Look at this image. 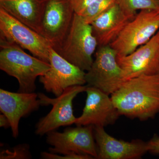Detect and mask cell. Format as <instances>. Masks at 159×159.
<instances>
[{
	"label": "cell",
	"instance_id": "cell-1",
	"mask_svg": "<svg viewBox=\"0 0 159 159\" xmlns=\"http://www.w3.org/2000/svg\"><path fill=\"white\" fill-rule=\"evenodd\" d=\"M120 116L145 121L159 113V72L125 81L111 95Z\"/></svg>",
	"mask_w": 159,
	"mask_h": 159
},
{
	"label": "cell",
	"instance_id": "cell-2",
	"mask_svg": "<svg viewBox=\"0 0 159 159\" xmlns=\"http://www.w3.org/2000/svg\"><path fill=\"white\" fill-rule=\"evenodd\" d=\"M0 39V69L17 80L18 92L34 93L36 78L50 70V63L27 54L14 43Z\"/></svg>",
	"mask_w": 159,
	"mask_h": 159
},
{
	"label": "cell",
	"instance_id": "cell-3",
	"mask_svg": "<svg viewBox=\"0 0 159 159\" xmlns=\"http://www.w3.org/2000/svg\"><path fill=\"white\" fill-rule=\"evenodd\" d=\"M97 47L91 24L75 13L67 34L55 50L69 62L87 72L93 62V55Z\"/></svg>",
	"mask_w": 159,
	"mask_h": 159
},
{
	"label": "cell",
	"instance_id": "cell-4",
	"mask_svg": "<svg viewBox=\"0 0 159 159\" xmlns=\"http://www.w3.org/2000/svg\"><path fill=\"white\" fill-rule=\"evenodd\" d=\"M159 30V10H142L125 26L110 45L125 56L148 42Z\"/></svg>",
	"mask_w": 159,
	"mask_h": 159
},
{
	"label": "cell",
	"instance_id": "cell-5",
	"mask_svg": "<svg viewBox=\"0 0 159 159\" xmlns=\"http://www.w3.org/2000/svg\"><path fill=\"white\" fill-rule=\"evenodd\" d=\"M87 87V85L70 87L55 98H50L42 93L38 94L42 106L51 105L53 107L47 116L38 122L35 126V134L42 136L61 126L75 124L77 118L74 114L73 100L78 94L85 92Z\"/></svg>",
	"mask_w": 159,
	"mask_h": 159
},
{
	"label": "cell",
	"instance_id": "cell-6",
	"mask_svg": "<svg viewBox=\"0 0 159 159\" xmlns=\"http://www.w3.org/2000/svg\"><path fill=\"white\" fill-rule=\"evenodd\" d=\"M117 56L116 51L110 45L98 47L93 64L86 73L87 85L109 95L118 89L125 81Z\"/></svg>",
	"mask_w": 159,
	"mask_h": 159
},
{
	"label": "cell",
	"instance_id": "cell-7",
	"mask_svg": "<svg viewBox=\"0 0 159 159\" xmlns=\"http://www.w3.org/2000/svg\"><path fill=\"white\" fill-rule=\"evenodd\" d=\"M0 34L49 63L50 43L41 34L21 22L0 7Z\"/></svg>",
	"mask_w": 159,
	"mask_h": 159
},
{
	"label": "cell",
	"instance_id": "cell-8",
	"mask_svg": "<svg viewBox=\"0 0 159 159\" xmlns=\"http://www.w3.org/2000/svg\"><path fill=\"white\" fill-rule=\"evenodd\" d=\"M47 143L51 153L62 155L78 154L97 158L98 150L93 125L68 128L63 132L55 130L47 134Z\"/></svg>",
	"mask_w": 159,
	"mask_h": 159
},
{
	"label": "cell",
	"instance_id": "cell-9",
	"mask_svg": "<svg viewBox=\"0 0 159 159\" xmlns=\"http://www.w3.org/2000/svg\"><path fill=\"white\" fill-rule=\"evenodd\" d=\"M51 68L39 77V81L47 92L59 97L66 89L86 84V72L61 57L53 47L49 49Z\"/></svg>",
	"mask_w": 159,
	"mask_h": 159
},
{
	"label": "cell",
	"instance_id": "cell-10",
	"mask_svg": "<svg viewBox=\"0 0 159 159\" xmlns=\"http://www.w3.org/2000/svg\"><path fill=\"white\" fill-rule=\"evenodd\" d=\"M74 14L68 0H46L40 34L54 49L59 47L67 34Z\"/></svg>",
	"mask_w": 159,
	"mask_h": 159
},
{
	"label": "cell",
	"instance_id": "cell-11",
	"mask_svg": "<svg viewBox=\"0 0 159 159\" xmlns=\"http://www.w3.org/2000/svg\"><path fill=\"white\" fill-rule=\"evenodd\" d=\"M124 81L142 75H153L159 72V30L149 41L132 53L117 55Z\"/></svg>",
	"mask_w": 159,
	"mask_h": 159
},
{
	"label": "cell",
	"instance_id": "cell-12",
	"mask_svg": "<svg viewBox=\"0 0 159 159\" xmlns=\"http://www.w3.org/2000/svg\"><path fill=\"white\" fill-rule=\"evenodd\" d=\"M85 92V106L75 124L77 126L104 127L115 123L120 116L109 95L99 89L88 85Z\"/></svg>",
	"mask_w": 159,
	"mask_h": 159
},
{
	"label": "cell",
	"instance_id": "cell-13",
	"mask_svg": "<svg viewBox=\"0 0 159 159\" xmlns=\"http://www.w3.org/2000/svg\"><path fill=\"white\" fill-rule=\"evenodd\" d=\"M99 159H140L148 152L147 142L141 140L126 142L109 134L104 127L93 126Z\"/></svg>",
	"mask_w": 159,
	"mask_h": 159
},
{
	"label": "cell",
	"instance_id": "cell-14",
	"mask_svg": "<svg viewBox=\"0 0 159 159\" xmlns=\"http://www.w3.org/2000/svg\"><path fill=\"white\" fill-rule=\"evenodd\" d=\"M41 106L38 94L35 93H13L0 89V111L9 119L13 138L19 135L21 118L37 110Z\"/></svg>",
	"mask_w": 159,
	"mask_h": 159
},
{
	"label": "cell",
	"instance_id": "cell-15",
	"mask_svg": "<svg viewBox=\"0 0 159 159\" xmlns=\"http://www.w3.org/2000/svg\"><path fill=\"white\" fill-rule=\"evenodd\" d=\"M134 18L126 14L116 2L95 19L91 25L98 47L110 45Z\"/></svg>",
	"mask_w": 159,
	"mask_h": 159
},
{
	"label": "cell",
	"instance_id": "cell-16",
	"mask_svg": "<svg viewBox=\"0 0 159 159\" xmlns=\"http://www.w3.org/2000/svg\"><path fill=\"white\" fill-rule=\"evenodd\" d=\"M46 0H0V7L40 34Z\"/></svg>",
	"mask_w": 159,
	"mask_h": 159
},
{
	"label": "cell",
	"instance_id": "cell-17",
	"mask_svg": "<svg viewBox=\"0 0 159 159\" xmlns=\"http://www.w3.org/2000/svg\"><path fill=\"white\" fill-rule=\"evenodd\" d=\"M117 3L126 14L133 18L139 10H159L158 0H117Z\"/></svg>",
	"mask_w": 159,
	"mask_h": 159
},
{
	"label": "cell",
	"instance_id": "cell-18",
	"mask_svg": "<svg viewBox=\"0 0 159 159\" xmlns=\"http://www.w3.org/2000/svg\"><path fill=\"white\" fill-rule=\"evenodd\" d=\"M117 0H95L80 15L87 23H91L98 16L109 9Z\"/></svg>",
	"mask_w": 159,
	"mask_h": 159
},
{
	"label": "cell",
	"instance_id": "cell-19",
	"mask_svg": "<svg viewBox=\"0 0 159 159\" xmlns=\"http://www.w3.org/2000/svg\"><path fill=\"white\" fill-rule=\"evenodd\" d=\"M29 149L28 144L19 145L11 149L2 151L0 154V159H30L31 156Z\"/></svg>",
	"mask_w": 159,
	"mask_h": 159
},
{
	"label": "cell",
	"instance_id": "cell-20",
	"mask_svg": "<svg viewBox=\"0 0 159 159\" xmlns=\"http://www.w3.org/2000/svg\"><path fill=\"white\" fill-rule=\"evenodd\" d=\"M42 158L45 159H94L93 157L84 155L74 154L72 155H65L60 156L57 154L51 153V152H44L41 153Z\"/></svg>",
	"mask_w": 159,
	"mask_h": 159
},
{
	"label": "cell",
	"instance_id": "cell-21",
	"mask_svg": "<svg viewBox=\"0 0 159 159\" xmlns=\"http://www.w3.org/2000/svg\"><path fill=\"white\" fill-rule=\"evenodd\" d=\"M74 9L75 13L80 15L81 13L95 0H68Z\"/></svg>",
	"mask_w": 159,
	"mask_h": 159
},
{
	"label": "cell",
	"instance_id": "cell-22",
	"mask_svg": "<svg viewBox=\"0 0 159 159\" xmlns=\"http://www.w3.org/2000/svg\"><path fill=\"white\" fill-rule=\"evenodd\" d=\"M148 152L154 155L159 154V136L154 134L149 141L147 142Z\"/></svg>",
	"mask_w": 159,
	"mask_h": 159
},
{
	"label": "cell",
	"instance_id": "cell-23",
	"mask_svg": "<svg viewBox=\"0 0 159 159\" xmlns=\"http://www.w3.org/2000/svg\"><path fill=\"white\" fill-rule=\"evenodd\" d=\"M0 126L6 128L10 127L9 119L4 114L0 115Z\"/></svg>",
	"mask_w": 159,
	"mask_h": 159
},
{
	"label": "cell",
	"instance_id": "cell-24",
	"mask_svg": "<svg viewBox=\"0 0 159 159\" xmlns=\"http://www.w3.org/2000/svg\"><path fill=\"white\" fill-rule=\"evenodd\" d=\"M158 1H159V0H158Z\"/></svg>",
	"mask_w": 159,
	"mask_h": 159
}]
</instances>
